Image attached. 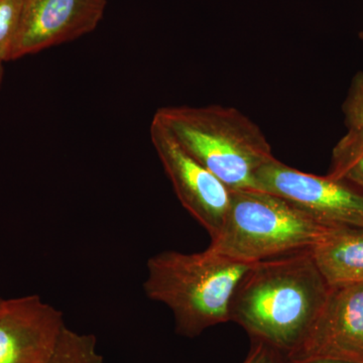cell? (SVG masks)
I'll use <instances>...</instances> for the list:
<instances>
[{
  "label": "cell",
  "instance_id": "obj_2",
  "mask_svg": "<svg viewBox=\"0 0 363 363\" xmlns=\"http://www.w3.org/2000/svg\"><path fill=\"white\" fill-rule=\"evenodd\" d=\"M252 264L210 247L194 253L164 250L147 260L143 292L171 310L177 334L196 338L207 329L231 322L234 294Z\"/></svg>",
  "mask_w": 363,
  "mask_h": 363
},
{
  "label": "cell",
  "instance_id": "obj_6",
  "mask_svg": "<svg viewBox=\"0 0 363 363\" xmlns=\"http://www.w3.org/2000/svg\"><path fill=\"white\" fill-rule=\"evenodd\" d=\"M150 140L182 206L213 238L220 230L231 191L185 152L161 123L152 117Z\"/></svg>",
  "mask_w": 363,
  "mask_h": 363
},
{
  "label": "cell",
  "instance_id": "obj_9",
  "mask_svg": "<svg viewBox=\"0 0 363 363\" xmlns=\"http://www.w3.org/2000/svg\"><path fill=\"white\" fill-rule=\"evenodd\" d=\"M67 325L39 295L4 298L0 309V363H48Z\"/></svg>",
  "mask_w": 363,
  "mask_h": 363
},
{
  "label": "cell",
  "instance_id": "obj_8",
  "mask_svg": "<svg viewBox=\"0 0 363 363\" xmlns=\"http://www.w3.org/2000/svg\"><path fill=\"white\" fill-rule=\"evenodd\" d=\"M107 0H25L9 61L71 42L94 30Z\"/></svg>",
  "mask_w": 363,
  "mask_h": 363
},
{
  "label": "cell",
  "instance_id": "obj_17",
  "mask_svg": "<svg viewBox=\"0 0 363 363\" xmlns=\"http://www.w3.org/2000/svg\"><path fill=\"white\" fill-rule=\"evenodd\" d=\"M4 60L0 59V86H1L2 78H4Z\"/></svg>",
  "mask_w": 363,
  "mask_h": 363
},
{
  "label": "cell",
  "instance_id": "obj_19",
  "mask_svg": "<svg viewBox=\"0 0 363 363\" xmlns=\"http://www.w3.org/2000/svg\"><path fill=\"white\" fill-rule=\"evenodd\" d=\"M359 37H360V39H362V42H363V32L360 33Z\"/></svg>",
  "mask_w": 363,
  "mask_h": 363
},
{
  "label": "cell",
  "instance_id": "obj_11",
  "mask_svg": "<svg viewBox=\"0 0 363 363\" xmlns=\"http://www.w3.org/2000/svg\"><path fill=\"white\" fill-rule=\"evenodd\" d=\"M328 176L363 191V130H348L334 147Z\"/></svg>",
  "mask_w": 363,
  "mask_h": 363
},
{
  "label": "cell",
  "instance_id": "obj_14",
  "mask_svg": "<svg viewBox=\"0 0 363 363\" xmlns=\"http://www.w3.org/2000/svg\"><path fill=\"white\" fill-rule=\"evenodd\" d=\"M343 112L348 130H363V72L358 73L351 83Z\"/></svg>",
  "mask_w": 363,
  "mask_h": 363
},
{
  "label": "cell",
  "instance_id": "obj_13",
  "mask_svg": "<svg viewBox=\"0 0 363 363\" xmlns=\"http://www.w3.org/2000/svg\"><path fill=\"white\" fill-rule=\"evenodd\" d=\"M25 0H0V59L9 61Z\"/></svg>",
  "mask_w": 363,
  "mask_h": 363
},
{
  "label": "cell",
  "instance_id": "obj_10",
  "mask_svg": "<svg viewBox=\"0 0 363 363\" xmlns=\"http://www.w3.org/2000/svg\"><path fill=\"white\" fill-rule=\"evenodd\" d=\"M311 252L329 286L363 284V229H334Z\"/></svg>",
  "mask_w": 363,
  "mask_h": 363
},
{
  "label": "cell",
  "instance_id": "obj_18",
  "mask_svg": "<svg viewBox=\"0 0 363 363\" xmlns=\"http://www.w3.org/2000/svg\"><path fill=\"white\" fill-rule=\"evenodd\" d=\"M4 298H0V309H1V306L4 304Z\"/></svg>",
  "mask_w": 363,
  "mask_h": 363
},
{
  "label": "cell",
  "instance_id": "obj_7",
  "mask_svg": "<svg viewBox=\"0 0 363 363\" xmlns=\"http://www.w3.org/2000/svg\"><path fill=\"white\" fill-rule=\"evenodd\" d=\"M289 357L296 363L316 359L363 362V284L330 286L311 328Z\"/></svg>",
  "mask_w": 363,
  "mask_h": 363
},
{
  "label": "cell",
  "instance_id": "obj_5",
  "mask_svg": "<svg viewBox=\"0 0 363 363\" xmlns=\"http://www.w3.org/2000/svg\"><path fill=\"white\" fill-rule=\"evenodd\" d=\"M255 182L257 190L283 198L328 228L363 229V191L347 182L304 173L276 157Z\"/></svg>",
  "mask_w": 363,
  "mask_h": 363
},
{
  "label": "cell",
  "instance_id": "obj_3",
  "mask_svg": "<svg viewBox=\"0 0 363 363\" xmlns=\"http://www.w3.org/2000/svg\"><path fill=\"white\" fill-rule=\"evenodd\" d=\"M154 118L231 192L257 190V172L274 159L259 126L233 107L167 106Z\"/></svg>",
  "mask_w": 363,
  "mask_h": 363
},
{
  "label": "cell",
  "instance_id": "obj_1",
  "mask_svg": "<svg viewBox=\"0 0 363 363\" xmlns=\"http://www.w3.org/2000/svg\"><path fill=\"white\" fill-rule=\"evenodd\" d=\"M329 291L311 250L255 262L234 294L231 322L240 325L250 340L289 357L311 328Z\"/></svg>",
  "mask_w": 363,
  "mask_h": 363
},
{
  "label": "cell",
  "instance_id": "obj_12",
  "mask_svg": "<svg viewBox=\"0 0 363 363\" xmlns=\"http://www.w3.org/2000/svg\"><path fill=\"white\" fill-rule=\"evenodd\" d=\"M48 363L106 362L98 351L97 338L93 334L79 333L66 326Z\"/></svg>",
  "mask_w": 363,
  "mask_h": 363
},
{
  "label": "cell",
  "instance_id": "obj_4",
  "mask_svg": "<svg viewBox=\"0 0 363 363\" xmlns=\"http://www.w3.org/2000/svg\"><path fill=\"white\" fill-rule=\"evenodd\" d=\"M333 230L279 196L234 191L220 230L208 247L236 262L255 264L311 250Z\"/></svg>",
  "mask_w": 363,
  "mask_h": 363
},
{
  "label": "cell",
  "instance_id": "obj_16",
  "mask_svg": "<svg viewBox=\"0 0 363 363\" xmlns=\"http://www.w3.org/2000/svg\"><path fill=\"white\" fill-rule=\"evenodd\" d=\"M298 363H363V362H343V360H332V359H316V360H309V362H298Z\"/></svg>",
  "mask_w": 363,
  "mask_h": 363
},
{
  "label": "cell",
  "instance_id": "obj_15",
  "mask_svg": "<svg viewBox=\"0 0 363 363\" xmlns=\"http://www.w3.org/2000/svg\"><path fill=\"white\" fill-rule=\"evenodd\" d=\"M241 363H295L283 351L262 341L250 340L247 357Z\"/></svg>",
  "mask_w": 363,
  "mask_h": 363
}]
</instances>
